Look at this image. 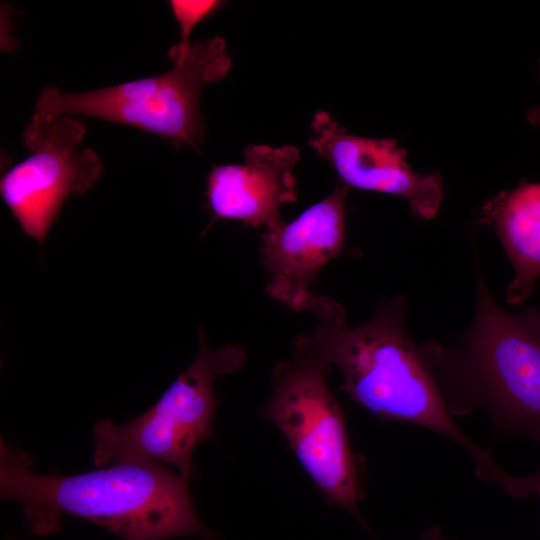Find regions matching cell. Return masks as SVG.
<instances>
[{
    "label": "cell",
    "instance_id": "obj_1",
    "mask_svg": "<svg viewBox=\"0 0 540 540\" xmlns=\"http://www.w3.org/2000/svg\"><path fill=\"white\" fill-rule=\"evenodd\" d=\"M311 310L318 318L312 334L330 365L342 374L341 389L350 400L385 421H399L436 432L464 449L479 480L517 498L521 477L507 473L457 425L437 375L440 344H416L405 326L402 296L381 305L366 323L348 327L342 306L316 296Z\"/></svg>",
    "mask_w": 540,
    "mask_h": 540
},
{
    "label": "cell",
    "instance_id": "obj_2",
    "mask_svg": "<svg viewBox=\"0 0 540 540\" xmlns=\"http://www.w3.org/2000/svg\"><path fill=\"white\" fill-rule=\"evenodd\" d=\"M21 449L0 441V494L19 503L29 529L53 534L64 515L94 522L123 540L197 536L216 540L197 515L189 481L159 461L124 462L84 474L41 475Z\"/></svg>",
    "mask_w": 540,
    "mask_h": 540
},
{
    "label": "cell",
    "instance_id": "obj_3",
    "mask_svg": "<svg viewBox=\"0 0 540 540\" xmlns=\"http://www.w3.org/2000/svg\"><path fill=\"white\" fill-rule=\"evenodd\" d=\"M437 375L454 417L485 409L503 433L540 429V309H501L478 267L472 325L459 347L441 346Z\"/></svg>",
    "mask_w": 540,
    "mask_h": 540
},
{
    "label": "cell",
    "instance_id": "obj_4",
    "mask_svg": "<svg viewBox=\"0 0 540 540\" xmlns=\"http://www.w3.org/2000/svg\"><path fill=\"white\" fill-rule=\"evenodd\" d=\"M330 366L312 333L297 336L292 357L272 371L260 413L283 434L326 502L371 532L359 509L364 463L351 450L342 409L327 384Z\"/></svg>",
    "mask_w": 540,
    "mask_h": 540
},
{
    "label": "cell",
    "instance_id": "obj_5",
    "mask_svg": "<svg viewBox=\"0 0 540 540\" xmlns=\"http://www.w3.org/2000/svg\"><path fill=\"white\" fill-rule=\"evenodd\" d=\"M168 72L83 93L46 87L35 112L44 119L84 115L136 127L162 137L175 148L197 149L205 126L199 110L203 85L223 79L232 62L221 37L194 42Z\"/></svg>",
    "mask_w": 540,
    "mask_h": 540
},
{
    "label": "cell",
    "instance_id": "obj_6",
    "mask_svg": "<svg viewBox=\"0 0 540 540\" xmlns=\"http://www.w3.org/2000/svg\"><path fill=\"white\" fill-rule=\"evenodd\" d=\"M245 361L244 349L236 344L211 350L200 328L193 362L150 409L124 425L108 419L94 425V466L159 461L174 467L190 482L195 477L193 450L214 439L219 404L214 381L238 371Z\"/></svg>",
    "mask_w": 540,
    "mask_h": 540
},
{
    "label": "cell",
    "instance_id": "obj_7",
    "mask_svg": "<svg viewBox=\"0 0 540 540\" xmlns=\"http://www.w3.org/2000/svg\"><path fill=\"white\" fill-rule=\"evenodd\" d=\"M84 123L73 115L49 120L34 113L23 132L30 155L0 180V195L21 231L41 246L63 202L81 196L99 180L103 163L91 148H80Z\"/></svg>",
    "mask_w": 540,
    "mask_h": 540
},
{
    "label": "cell",
    "instance_id": "obj_8",
    "mask_svg": "<svg viewBox=\"0 0 540 540\" xmlns=\"http://www.w3.org/2000/svg\"><path fill=\"white\" fill-rule=\"evenodd\" d=\"M349 190L338 184L296 219L281 221L262 234L261 257L270 276L266 291L293 311L311 310L318 273L343 252Z\"/></svg>",
    "mask_w": 540,
    "mask_h": 540
},
{
    "label": "cell",
    "instance_id": "obj_9",
    "mask_svg": "<svg viewBox=\"0 0 540 540\" xmlns=\"http://www.w3.org/2000/svg\"><path fill=\"white\" fill-rule=\"evenodd\" d=\"M311 128L308 144L332 165L342 184L402 197L421 219L437 214L443 199L441 176L413 171L407 151L395 139L349 134L322 110L314 115Z\"/></svg>",
    "mask_w": 540,
    "mask_h": 540
},
{
    "label": "cell",
    "instance_id": "obj_10",
    "mask_svg": "<svg viewBox=\"0 0 540 540\" xmlns=\"http://www.w3.org/2000/svg\"><path fill=\"white\" fill-rule=\"evenodd\" d=\"M244 155V164L216 165L207 175L205 196L213 222L273 227L282 221L280 207L297 200L293 171L300 152L293 145L251 144Z\"/></svg>",
    "mask_w": 540,
    "mask_h": 540
},
{
    "label": "cell",
    "instance_id": "obj_11",
    "mask_svg": "<svg viewBox=\"0 0 540 540\" xmlns=\"http://www.w3.org/2000/svg\"><path fill=\"white\" fill-rule=\"evenodd\" d=\"M479 222L492 227L512 263L506 301L524 304L540 276V182H520L485 202Z\"/></svg>",
    "mask_w": 540,
    "mask_h": 540
},
{
    "label": "cell",
    "instance_id": "obj_12",
    "mask_svg": "<svg viewBox=\"0 0 540 540\" xmlns=\"http://www.w3.org/2000/svg\"><path fill=\"white\" fill-rule=\"evenodd\" d=\"M224 4L216 0H171L169 6L180 29V42L168 51V58L173 63L181 61L191 47L189 41L193 28L204 19L218 11Z\"/></svg>",
    "mask_w": 540,
    "mask_h": 540
},
{
    "label": "cell",
    "instance_id": "obj_13",
    "mask_svg": "<svg viewBox=\"0 0 540 540\" xmlns=\"http://www.w3.org/2000/svg\"><path fill=\"white\" fill-rule=\"evenodd\" d=\"M529 436L540 445V429L533 431ZM526 478L529 483L530 495H536L540 500V468L537 472L528 475Z\"/></svg>",
    "mask_w": 540,
    "mask_h": 540
},
{
    "label": "cell",
    "instance_id": "obj_14",
    "mask_svg": "<svg viewBox=\"0 0 540 540\" xmlns=\"http://www.w3.org/2000/svg\"><path fill=\"white\" fill-rule=\"evenodd\" d=\"M419 540H453L444 535L439 527H429L419 537Z\"/></svg>",
    "mask_w": 540,
    "mask_h": 540
},
{
    "label": "cell",
    "instance_id": "obj_15",
    "mask_svg": "<svg viewBox=\"0 0 540 540\" xmlns=\"http://www.w3.org/2000/svg\"><path fill=\"white\" fill-rule=\"evenodd\" d=\"M538 73L540 77V61L538 65ZM527 118L532 124L540 126V107L530 109L527 112Z\"/></svg>",
    "mask_w": 540,
    "mask_h": 540
}]
</instances>
